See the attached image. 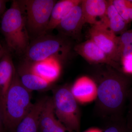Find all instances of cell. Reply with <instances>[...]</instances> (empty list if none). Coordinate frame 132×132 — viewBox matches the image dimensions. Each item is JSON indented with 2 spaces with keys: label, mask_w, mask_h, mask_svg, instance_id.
<instances>
[{
  "label": "cell",
  "mask_w": 132,
  "mask_h": 132,
  "mask_svg": "<svg viewBox=\"0 0 132 132\" xmlns=\"http://www.w3.org/2000/svg\"><path fill=\"white\" fill-rule=\"evenodd\" d=\"M97 88L95 114L105 121L125 119L128 93L132 85L130 77L111 66L98 69L93 78Z\"/></svg>",
  "instance_id": "1"
},
{
  "label": "cell",
  "mask_w": 132,
  "mask_h": 132,
  "mask_svg": "<svg viewBox=\"0 0 132 132\" xmlns=\"http://www.w3.org/2000/svg\"><path fill=\"white\" fill-rule=\"evenodd\" d=\"M1 28L10 51L24 54L31 40L23 13L18 1H13L2 16Z\"/></svg>",
  "instance_id": "2"
},
{
  "label": "cell",
  "mask_w": 132,
  "mask_h": 132,
  "mask_svg": "<svg viewBox=\"0 0 132 132\" xmlns=\"http://www.w3.org/2000/svg\"><path fill=\"white\" fill-rule=\"evenodd\" d=\"M32 92L22 85L16 71L2 112L3 126L7 130L14 132L32 108Z\"/></svg>",
  "instance_id": "3"
},
{
  "label": "cell",
  "mask_w": 132,
  "mask_h": 132,
  "mask_svg": "<svg viewBox=\"0 0 132 132\" xmlns=\"http://www.w3.org/2000/svg\"><path fill=\"white\" fill-rule=\"evenodd\" d=\"M71 49L70 43L65 37L46 34L31 40L24 54L25 60L36 62L55 59L60 61Z\"/></svg>",
  "instance_id": "4"
},
{
  "label": "cell",
  "mask_w": 132,
  "mask_h": 132,
  "mask_svg": "<svg viewBox=\"0 0 132 132\" xmlns=\"http://www.w3.org/2000/svg\"><path fill=\"white\" fill-rule=\"evenodd\" d=\"M18 1L24 15L31 40L47 34L51 13L57 1L19 0Z\"/></svg>",
  "instance_id": "5"
},
{
  "label": "cell",
  "mask_w": 132,
  "mask_h": 132,
  "mask_svg": "<svg viewBox=\"0 0 132 132\" xmlns=\"http://www.w3.org/2000/svg\"><path fill=\"white\" fill-rule=\"evenodd\" d=\"M53 92L52 97L57 119L69 130L79 132L80 128V111L71 87L68 85H62L54 88Z\"/></svg>",
  "instance_id": "6"
},
{
  "label": "cell",
  "mask_w": 132,
  "mask_h": 132,
  "mask_svg": "<svg viewBox=\"0 0 132 132\" xmlns=\"http://www.w3.org/2000/svg\"><path fill=\"white\" fill-rule=\"evenodd\" d=\"M92 40L114 61H121L119 50V37L103 23L93 25L89 30Z\"/></svg>",
  "instance_id": "7"
},
{
  "label": "cell",
  "mask_w": 132,
  "mask_h": 132,
  "mask_svg": "<svg viewBox=\"0 0 132 132\" xmlns=\"http://www.w3.org/2000/svg\"><path fill=\"white\" fill-rule=\"evenodd\" d=\"M74 50L88 62L93 64H103L123 71L119 64L110 59L91 39L76 45Z\"/></svg>",
  "instance_id": "8"
},
{
  "label": "cell",
  "mask_w": 132,
  "mask_h": 132,
  "mask_svg": "<svg viewBox=\"0 0 132 132\" xmlns=\"http://www.w3.org/2000/svg\"><path fill=\"white\" fill-rule=\"evenodd\" d=\"M81 3L71 10L56 28L62 36L73 38L80 34L86 23Z\"/></svg>",
  "instance_id": "9"
},
{
  "label": "cell",
  "mask_w": 132,
  "mask_h": 132,
  "mask_svg": "<svg viewBox=\"0 0 132 132\" xmlns=\"http://www.w3.org/2000/svg\"><path fill=\"white\" fill-rule=\"evenodd\" d=\"M39 132H74L57 119L52 97H47L40 119Z\"/></svg>",
  "instance_id": "10"
},
{
  "label": "cell",
  "mask_w": 132,
  "mask_h": 132,
  "mask_svg": "<svg viewBox=\"0 0 132 132\" xmlns=\"http://www.w3.org/2000/svg\"><path fill=\"white\" fill-rule=\"evenodd\" d=\"M16 71L12 57L6 51L0 60V109L1 113Z\"/></svg>",
  "instance_id": "11"
},
{
  "label": "cell",
  "mask_w": 132,
  "mask_h": 132,
  "mask_svg": "<svg viewBox=\"0 0 132 132\" xmlns=\"http://www.w3.org/2000/svg\"><path fill=\"white\" fill-rule=\"evenodd\" d=\"M16 71L22 85L31 92L46 90L52 85L35 73L27 61L21 63Z\"/></svg>",
  "instance_id": "12"
},
{
  "label": "cell",
  "mask_w": 132,
  "mask_h": 132,
  "mask_svg": "<svg viewBox=\"0 0 132 132\" xmlns=\"http://www.w3.org/2000/svg\"><path fill=\"white\" fill-rule=\"evenodd\" d=\"M108 1L82 0L81 3L85 22L93 25L102 23L105 17Z\"/></svg>",
  "instance_id": "13"
},
{
  "label": "cell",
  "mask_w": 132,
  "mask_h": 132,
  "mask_svg": "<svg viewBox=\"0 0 132 132\" xmlns=\"http://www.w3.org/2000/svg\"><path fill=\"white\" fill-rule=\"evenodd\" d=\"M28 62L33 72L50 84L52 85L59 78L61 69L59 60L50 59L36 62Z\"/></svg>",
  "instance_id": "14"
},
{
  "label": "cell",
  "mask_w": 132,
  "mask_h": 132,
  "mask_svg": "<svg viewBox=\"0 0 132 132\" xmlns=\"http://www.w3.org/2000/svg\"><path fill=\"white\" fill-rule=\"evenodd\" d=\"M47 97L42 98L33 104L32 108L14 132H39L40 115Z\"/></svg>",
  "instance_id": "15"
},
{
  "label": "cell",
  "mask_w": 132,
  "mask_h": 132,
  "mask_svg": "<svg viewBox=\"0 0 132 132\" xmlns=\"http://www.w3.org/2000/svg\"><path fill=\"white\" fill-rule=\"evenodd\" d=\"M81 0H62L55 4L47 29V33L56 29L61 21L71 10L81 3Z\"/></svg>",
  "instance_id": "16"
},
{
  "label": "cell",
  "mask_w": 132,
  "mask_h": 132,
  "mask_svg": "<svg viewBox=\"0 0 132 132\" xmlns=\"http://www.w3.org/2000/svg\"><path fill=\"white\" fill-rule=\"evenodd\" d=\"M102 23L116 35L125 32L127 24L116 9L112 1H108L106 15Z\"/></svg>",
  "instance_id": "17"
},
{
  "label": "cell",
  "mask_w": 132,
  "mask_h": 132,
  "mask_svg": "<svg viewBox=\"0 0 132 132\" xmlns=\"http://www.w3.org/2000/svg\"><path fill=\"white\" fill-rule=\"evenodd\" d=\"M119 37V50L121 58L132 54V31H125Z\"/></svg>",
  "instance_id": "18"
},
{
  "label": "cell",
  "mask_w": 132,
  "mask_h": 132,
  "mask_svg": "<svg viewBox=\"0 0 132 132\" xmlns=\"http://www.w3.org/2000/svg\"><path fill=\"white\" fill-rule=\"evenodd\" d=\"M125 120L127 129L132 131V85L129 90L126 108Z\"/></svg>",
  "instance_id": "19"
},
{
  "label": "cell",
  "mask_w": 132,
  "mask_h": 132,
  "mask_svg": "<svg viewBox=\"0 0 132 132\" xmlns=\"http://www.w3.org/2000/svg\"><path fill=\"white\" fill-rule=\"evenodd\" d=\"M112 3L117 12L127 24L130 22L127 14V0H113Z\"/></svg>",
  "instance_id": "20"
},
{
  "label": "cell",
  "mask_w": 132,
  "mask_h": 132,
  "mask_svg": "<svg viewBox=\"0 0 132 132\" xmlns=\"http://www.w3.org/2000/svg\"><path fill=\"white\" fill-rule=\"evenodd\" d=\"M122 70L126 74H132V54L129 55L121 58Z\"/></svg>",
  "instance_id": "21"
},
{
  "label": "cell",
  "mask_w": 132,
  "mask_h": 132,
  "mask_svg": "<svg viewBox=\"0 0 132 132\" xmlns=\"http://www.w3.org/2000/svg\"><path fill=\"white\" fill-rule=\"evenodd\" d=\"M7 1L0 0V16H2L6 11V5Z\"/></svg>",
  "instance_id": "22"
},
{
  "label": "cell",
  "mask_w": 132,
  "mask_h": 132,
  "mask_svg": "<svg viewBox=\"0 0 132 132\" xmlns=\"http://www.w3.org/2000/svg\"><path fill=\"white\" fill-rule=\"evenodd\" d=\"M3 126L2 115L0 109V132H3Z\"/></svg>",
  "instance_id": "23"
},
{
  "label": "cell",
  "mask_w": 132,
  "mask_h": 132,
  "mask_svg": "<svg viewBox=\"0 0 132 132\" xmlns=\"http://www.w3.org/2000/svg\"><path fill=\"white\" fill-rule=\"evenodd\" d=\"M6 51V50L0 43V56L2 57Z\"/></svg>",
  "instance_id": "24"
},
{
  "label": "cell",
  "mask_w": 132,
  "mask_h": 132,
  "mask_svg": "<svg viewBox=\"0 0 132 132\" xmlns=\"http://www.w3.org/2000/svg\"><path fill=\"white\" fill-rule=\"evenodd\" d=\"M98 132L92 131H88V132Z\"/></svg>",
  "instance_id": "25"
},
{
  "label": "cell",
  "mask_w": 132,
  "mask_h": 132,
  "mask_svg": "<svg viewBox=\"0 0 132 132\" xmlns=\"http://www.w3.org/2000/svg\"><path fill=\"white\" fill-rule=\"evenodd\" d=\"M2 57H1V56H0V60H1V59L2 58Z\"/></svg>",
  "instance_id": "26"
},
{
  "label": "cell",
  "mask_w": 132,
  "mask_h": 132,
  "mask_svg": "<svg viewBox=\"0 0 132 132\" xmlns=\"http://www.w3.org/2000/svg\"><path fill=\"white\" fill-rule=\"evenodd\" d=\"M131 132H132V131H131Z\"/></svg>",
  "instance_id": "27"
}]
</instances>
